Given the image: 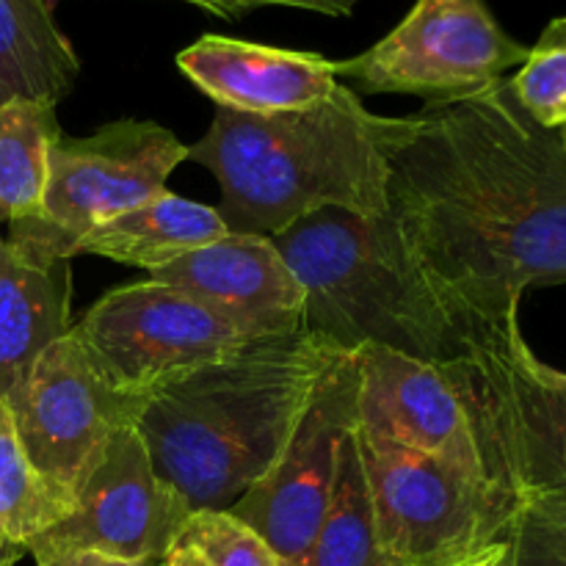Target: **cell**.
<instances>
[{
    "label": "cell",
    "instance_id": "cell-10",
    "mask_svg": "<svg viewBox=\"0 0 566 566\" xmlns=\"http://www.w3.org/2000/svg\"><path fill=\"white\" fill-rule=\"evenodd\" d=\"M359 352H340L315 385L274 468L230 509L282 566H304L329 514L343 440L359 426Z\"/></svg>",
    "mask_w": 566,
    "mask_h": 566
},
{
    "label": "cell",
    "instance_id": "cell-1",
    "mask_svg": "<svg viewBox=\"0 0 566 566\" xmlns=\"http://www.w3.org/2000/svg\"><path fill=\"white\" fill-rule=\"evenodd\" d=\"M387 247L464 337L520 318L531 287L566 285V147L509 77L426 103L390 149Z\"/></svg>",
    "mask_w": 566,
    "mask_h": 566
},
{
    "label": "cell",
    "instance_id": "cell-11",
    "mask_svg": "<svg viewBox=\"0 0 566 566\" xmlns=\"http://www.w3.org/2000/svg\"><path fill=\"white\" fill-rule=\"evenodd\" d=\"M147 401L111 387L66 332L39 354L6 403L33 470L75 501L111 440L136 426Z\"/></svg>",
    "mask_w": 566,
    "mask_h": 566
},
{
    "label": "cell",
    "instance_id": "cell-13",
    "mask_svg": "<svg viewBox=\"0 0 566 566\" xmlns=\"http://www.w3.org/2000/svg\"><path fill=\"white\" fill-rule=\"evenodd\" d=\"M149 280L191 293L249 337L304 329V291L271 235L230 232L153 271Z\"/></svg>",
    "mask_w": 566,
    "mask_h": 566
},
{
    "label": "cell",
    "instance_id": "cell-18",
    "mask_svg": "<svg viewBox=\"0 0 566 566\" xmlns=\"http://www.w3.org/2000/svg\"><path fill=\"white\" fill-rule=\"evenodd\" d=\"M81 59L48 0H0V105H59L75 88Z\"/></svg>",
    "mask_w": 566,
    "mask_h": 566
},
{
    "label": "cell",
    "instance_id": "cell-6",
    "mask_svg": "<svg viewBox=\"0 0 566 566\" xmlns=\"http://www.w3.org/2000/svg\"><path fill=\"white\" fill-rule=\"evenodd\" d=\"M381 547L403 566H468L506 542L520 503L484 473L359 429Z\"/></svg>",
    "mask_w": 566,
    "mask_h": 566
},
{
    "label": "cell",
    "instance_id": "cell-4",
    "mask_svg": "<svg viewBox=\"0 0 566 566\" xmlns=\"http://www.w3.org/2000/svg\"><path fill=\"white\" fill-rule=\"evenodd\" d=\"M271 241L304 291V329L340 352L381 346L429 365L462 352L459 326L398 263L376 219L324 208Z\"/></svg>",
    "mask_w": 566,
    "mask_h": 566
},
{
    "label": "cell",
    "instance_id": "cell-19",
    "mask_svg": "<svg viewBox=\"0 0 566 566\" xmlns=\"http://www.w3.org/2000/svg\"><path fill=\"white\" fill-rule=\"evenodd\" d=\"M304 566H403L381 547L365 479L359 426L343 440L335 495Z\"/></svg>",
    "mask_w": 566,
    "mask_h": 566
},
{
    "label": "cell",
    "instance_id": "cell-25",
    "mask_svg": "<svg viewBox=\"0 0 566 566\" xmlns=\"http://www.w3.org/2000/svg\"><path fill=\"white\" fill-rule=\"evenodd\" d=\"M199 9L221 17V20H241L243 14L263 6H285V9H304L326 17H352L357 0H197Z\"/></svg>",
    "mask_w": 566,
    "mask_h": 566
},
{
    "label": "cell",
    "instance_id": "cell-22",
    "mask_svg": "<svg viewBox=\"0 0 566 566\" xmlns=\"http://www.w3.org/2000/svg\"><path fill=\"white\" fill-rule=\"evenodd\" d=\"M520 105L539 125L558 127L566 122V17H558L539 42L528 50V59L514 77H509Z\"/></svg>",
    "mask_w": 566,
    "mask_h": 566
},
{
    "label": "cell",
    "instance_id": "cell-14",
    "mask_svg": "<svg viewBox=\"0 0 566 566\" xmlns=\"http://www.w3.org/2000/svg\"><path fill=\"white\" fill-rule=\"evenodd\" d=\"M359 368V429L484 473L468 412L437 365L368 346Z\"/></svg>",
    "mask_w": 566,
    "mask_h": 566
},
{
    "label": "cell",
    "instance_id": "cell-3",
    "mask_svg": "<svg viewBox=\"0 0 566 566\" xmlns=\"http://www.w3.org/2000/svg\"><path fill=\"white\" fill-rule=\"evenodd\" d=\"M407 119L370 114L352 86L285 114L216 108L213 125L188 147V160L213 171L227 230L276 235L304 216L340 208L381 219L387 208L390 149Z\"/></svg>",
    "mask_w": 566,
    "mask_h": 566
},
{
    "label": "cell",
    "instance_id": "cell-24",
    "mask_svg": "<svg viewBox=\"0 0 566 566\" xmlns=\"http://www.w3.org/2000/svg\"><path fill=\"white\" fill-rule=\"evenodd\" d=\"M503 566H566V492L520 506L506 534Z\"/></svg>",
    "mask_w": 566,
    "mask_h": 566
},
{
    "label": "cell",
    "instance_id": "cell-15",
    "mask_svg": "<svg viewBox=\"0 0 566 566\" xmlns=\"http://www.w3.org/2000/svg\"><path fill=\"white\" fill-rule=\"evenodd\" d=\"M182 75L219 108L238 114H285L332 97L335 61L302 50L269 48L230 36L197 39L177 55Z\"/></svg>",
    "mask_w": 566,
    "mask_h": 566
},
{
    "label": "cell",
    "instance_id": "cell-31",
    "mask_svg": "<svg viewBox=\"0 0 566 566\" xmlns=\"http://www.w3.org/2000/svg\"><path fill=\"white\" fill-rule=\"evenodd\" d=\"M186 3H193V6H199V3H197V0H186Z\"/></svg>",
    "mask_w": 566,
    "mask_h": 566
},
{
    "label": "cell",
    "instance_id": "cell-8",
    "mask_svg": "<svg viewBox=\"0 0 566 566\" xmlns=\"http://www.w3.org/2000/svg\"><path fill=\"white\" fill-rule=\"evenodd\" d=\"M70 332L111 387L142 398L260 340L191 293L155 280L105 293Z\"/></svg>",
    "mask_w": 566,
    "mask_h": 566
},
{
    "label": "cell",
    "instance_id": "cell-23",
    "mask_svg": "<svg viewBox=\"0 0 566 566\" xmlns=\"http://www.w3.org/2000/svg\"><path fill=\"white\" fill-rule=\"evenodd\" d=\"M175 542L202 556L208 566H282L269 542L232 512H193Z\"/></svg>",
    "mask_w": 566,
    "mask_h": 566
},
{
    "label": "cell",
    "instance_id": "cell-28",
    "mask_svg": "<svg viewBox=\"0 0 566 566\" xmlns=\"http://www.w3.org/2000/svg\"><path fill=\"white\" fill-rule=\"evenodd\" d=\"M503 558H506V542H501V545L481 553V556L475 558V562H470L468 566H503Z\"/></svg>",
    "mask_w": 566,
    "mask_h": 566
},
{
    "label": "cell",
    "instance_id": "cell-17",
    "mask_svg": "<svg viewBox=\"0 0 566 566\" xmlns=\"http://www.w3.org/2000/svg\"><path fill=\"white\" fill-rule=\"evenodd\" d=\"M224 235L230 230L219 210L160 191L88 232L81 254H99L153 274Z\"/></svg>",
    "mask_w": 566,
    "mask_h": 566
},
{
    "label": "cell",
    "instance_id": "cell-20",
    "mask_svg": "<svg viewBox=\"0 0 566 566\" xmlns=\"http://www.w3.org/2000/svg\"><path fill=\"white\" fill-rule=\"evenodd\" d=\"M61 125L53 105H0V224L28 219L39 210L48 188V155Z\"/></svg>",
    "mask_w": 566,
    "mask_h": 566
},
{
    "label": "cell",
    "instance_id": "cell-26",
    "mask_svg": "<svg viewBox=\"0 0 566 566\" xmlns=\"http://www.w3.org/2000/svg\"><path fill=\"white\" fill-rule=\"evenodd\" d=\"M36 566H155V562H116L97 553H53V556H33Z\"/></svg>",
    "mask_w": 566,
    "mask_h": 566
},
{
    "label": "cell",
    "instance_id": "cell-16",
    "mask_svg": "<svg viewBox=\"0 0 566 566\" xmlns=\"http://www.w3.org/2000/svg\"><path fill=\"white\" fill-rule=\"evenodd\" d=\"M70 263L33 265L0 238V398L9 401L39 354L70 332Z\"/></svg>",
    "mask_w": 566,
    "mask_h": 566
},
{
    "label": "cell",
    "instance_id": "cell-21",
    "mask_svg": "<svg viewBox=\"0 0 566 566\" xmlns=\"http://www.w3.org/2000/svg\"><path fill=\"white\" fill-rule=\"evenodd\" d=\"M72 509L75 501L33 470L9 403L0 398V547L28 553V545L70 517Z\"/></svg>",
    "mask_w": 566,
    "mask_h": 566
},
{
    "label": "cell",
    "instance_id": "cell-9",
    "mask_svg": "<svg viewBox=\"0 0 566 566\" xmlns=\"http://www.w3.org/2000/svg\"><path fill=\"white\" fill-rule=\"evenodd\" d=\"M486 0H415L385 39L335 61L337 77L365 94H418L426 103L473 97L528 59Z\"/></svg>",
    "mask_w": 566,
    "mask_h": 566
},
{
    "label": "cell",
    "instance_id": "cell-2",
    "mask_svg": "<svg viewBox=\"0 0 566 566\" xmlns=\"http://www.w3.org/2000/svg\"><path fill=\"white\" fill-rule=\"evenodd\" d=\"M340 348L307 329L260 337L160 387L136 420L155 473L193 512H230L280 459Z\"/></svg>",
    "mask_w": 566,
    "mask_h": 566
},
{
    "label": "cell",
    "instance_id": "cell-12",
    "mask_svg": "<svg viewBox=\"0 0 566 566\" xmlns=\"http://www.w3.org/2000/svg\"><path fill=\"white\" fill-rule=\"evenodd\" d=\"M191 509L149 462L136 426L111 440L75 492L66 520L28 545L31 556L97 553L116 562H164Z\"/></svg>",
    "mask_w": 566,
    "mask_h": 566
},
{
    "label": "cell",
    "instance_id": "cell-27",
    "mask_svg": "<svg viewBox=\"0 0 566 566\" xmlns=\"http://www.w3.org/2000/svg\"><path fill=\"white\" fill-rule=\"evenodd\" d=\"M164 564L166 566H208L197 551H191V547L182 545V542H175V545L169 547Z\"/></svg>",
    "mask_w": 566,
    "mask_h": 566
},
{
    "label": "cell",
    "instance_id": "cell-30",
    "mask_svg": "<svg viewBox=\"0 0 566 566\" xmlns=\"http://www.w3.org/2000/svg\"><path fill=\"white\" fill-rule=\"evenodd\" d=\"M558 136H562V142H564V147H566V122L562 127H558Z\"/></svg>",
    "mask_w": 566,
    "mask_h": 566
},
{
    "label": "cell",
    "instance_id": "cell-29",
    "mask_svg": "<svg viewBox=\"0 0 566 566\" xmlns=\"http://www.w3.org/2000/svg\"><path fill=\"white\" fill-rule=\"evenodd\" d=\"M25 556V553L20 551H6V547H0V566H14L20 558Z\"/></svg>",
    "mask_w": 566,
    "mask_h": 566
},
{
    "label": "cell",
    "instance_id": "cell-7",
    "mask_svg": "<svg viewBox=\"0 0 566 566\" xmlns=\"http://www.w3.org/2000/svg\"><path fill=\"white\" fill-rule=\"evenodd\" d=\"M182 160L188 147L158 122L122 119L86 138L61 133L48 155L42 205L11 221L9 243L33 265L70 263L88 232L166 191Z\"/></svg>",
    "mask_w": 566,
    "mask_h": 566
},
{
    "label": "cell",
    "instance_id": "cell-5",
    "mask_svg": "<svg viewBox=\"0 0 566 566\" xmlns=\"http://www.w3.org/2000/svg\"><path fill=\"white\" fill-rule=\"evenodd\" d=\"M462 401L484 475L523 506L566 492V370L542 363L520 318L464 337L437 365Z\"/></svg>",
    "mask_w": 566,
    "mask_h": 566
}]
</instances>
